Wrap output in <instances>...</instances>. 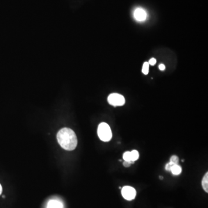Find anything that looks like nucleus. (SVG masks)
Returning a JSON list of instances; mask_svg holds the SVG:
<instances>
[{"mask_svg":"<svg viewBox=\"0 0 208 208\" xmlns=\"http://www.w3.org/2000/svg\"><path fill=\"white\" fill-rule=\"evenodd\" d=\"M148 63H149V65H155L156 63V60L155 58H151V59L149 60V61L148 62Z\"/></svg>","mask_w":208,"mask_h":208,"instance_id":"nucleus-15","label":"nucleus"},{"mask_svg":"<svg viewBox=\"0 0 208 208\" xmlns=\"http://www.w3.org/2000/svg\"><path fill=\"white\" fill-rule=\"evenodd\" d=\"M108 101L109 104L114 106H123L125 104V97L118 93H112L108 97Z\"/></svg>","mask_w":208,"mask_h":208,"instance_id":"nucleus-3","label":"nucleus"},{"mask_svg":"<svg viewBox=\"0 0 208 208\" xmlns=\"http://www.w3.org/2000/svg\"><path fill=\"white\" fill-rule=\"evenodd\" d=\"M174 166L173 164H172V163L170 162H169L168 163H167L166 166V169L167 171H170L172 166Z\"/></svg>","mask_w":208,"mask_h":208,"instance_id":"nucleus-13","label":"nucleus"},{"mask_svg":"<svg viewBox=\"0 0 208 208\" xmlns=\"http://www.w3.org/2000/svg\"><path fill=\"white\" fill-rule=\"evenodd\" d=\"M47 208H63V205L58 201L51 200L49 202Z\"/></svg>","mask_w":208,"mask_h":208,"instance_id":"nucleus-6","label":"nucleus"},{"mask_svg":"<svg viewBox=\"0 0 208 208\" xmlns=\"http://www.w3.org/2000/svg\"><path fill=\"white\" fill-rule=\"evenodd\" d=\"M98 135L104 142H109L112 137V133L109 125L106 123H102L98 127Z\"/></svg>","mask_w":208,"mask_h":208,"instance_id":"nucleus-2","label":"nucleus"},{"mask_svg":"<svg viewBox=\"0 0 208 208\" xmlns=\"http://www.w3.org/2000/svg\"><path fill=\"white\" fill-rule=\"evenodd\" d=\"M149 64L148 62H145L144 63L142 67V72L145 75H147L149 73Z\"/></svg>","mask_w":208,"mask_h":208,"instance_id":"nucleus-10","label":"nucleus"},{"mask_svg":"<svg viewBox=\"0 0 208 208\" xmlns=\"http://www.w3.org/2000/svg\"><path fill=\"white\" fill-rule=\"evenodd\" d=\"M159 67L160 70H161V71H164L166 70V66L163 64H160Z\"/></svg>","mask_w":208,"mask_h":208,"instance_id":"nucleus-16","label":"nucleus"},{"mask_svg":"<svg viewBox=\"0 0 208 208\" xmlns=\"http://www.w3.org/2000/svg\"><path fill=\"white\" fill-rule=\"evenodd\" d=\"M57 139L60 145L65 150H74L78 145V139L75 132L68 128L61 129L57 133Z\"/></svg>","mask_w":208,"mask_h":208,"instance_id":"nucleus-1","label":"nucleus"},{"mask_svg":"<svg viewBox=\"0 0 208 208\" xmlns=\"http://www.w3.org/2000/svg\"><path fill=\"white\" fill-rule=\"evenodd\" d=\"M2 186L0 184V195L2 194Z\"/></svg>","mask_w":208,"mask_h":208,"instance_id":"nucleus-17","label":"nucleus"},{"mask_svg":"<svg viewBox=\"0 0 208 208\" xmlns=\"http://www.w3.org/2000/svg\"><path fill=\"white\" fill-rule=\"evenodd\" d=\"M135 161H125L123 163V166L125 167H129L132 164H134Z\"/></svg>","mask_w":208,"mask_h":208,"instance_id":"nucleus-14","label":"nucleus"},{"mask_svg":"<svg viewBox=\"0 0 208 208\" xmlns=\"http://www.w3.org/2000/svg\"><path fill=\"white\" fill-rule=\"evenodd\" d=\"M123 159L125 161H131V152H125L123 154Z\"/></svg>","mask_w":208,"mask_h":208,"instance_id":"nucleus-11","label":"nucleus"},{"mask_svg":"<svg viewBox=\"0 0 208 208\" xmlns=\"http://www.w3.org/2000/svg\"><path fill=\"white\" fill-rule=\"evenodd\" d=\"M202 186L206 193H208V172L204 175L202 180Z\"/></svg>","mask_w":208,"mask_h":208,"instance_id":"nucleus-7","label":"nucleus"},{"mask_svg":"<svg viewBox=\"0 0 208 208\" xmlns=\"http://www.w3.org/2000/svg\"><path fill=\"white\" fill-rule=\"evenodd\" d=\"M134 17L139 22H143L146 19L147 13L146 11L142 8H137L134 12Z\"/></svg>","mask_w":208,"mask_h":208,"instance_id":"nucleus-5","label":"nucleus"},{"mask_svg":"<svg viewBox=\"0 0 208 208\" xmlns=\"http://www.w3.org/2000/svg\"><path fill=\"white\" fill-rule=\"evenodd\" d=\"M122 194L125 200L131 201L135 198L136 192L135 189L131 186H125L122 190Z\"/></svg>","mask_w":208,"mask_h":208,"instance_id":"nucleus-4","label":"nucleus"},{"mask_svg":"<svg viewBox=\"0 0 208 208\" xmlns=\"http://www.w3.org/2000/svg\"><path fill=\"white\" fill-rule=\"evenodd\" d=\"M179 161V157L176 156H172L170 159V162L172 163V164H173L174 165L178 164Z\"/></svg>","mask_w":208,"mask_h":208,"instance_id":"nucleus-12","label":"nucleus"},{"mask_svg":"<svg viewBox=\"0 0 208 208\" xmlns=\"http://www.w3.org/2000/svg\"><path fill=\"white\" fill-rule=\"evenodd\" d=\"M170 171L173 175H179L181 173V172L182 171V169L181 166H179L178 164H175L172 166Z\"/></svg>","mask_w":208,"mask_h":208,"instance_id":"nucleus-8","label":"nucleus"},{"mask_svg":"<svg viewBox=\"0 0 208 208\" xmlns=\"http://www.w3.org/2000/svg\"><path fill=\"white\" fill-rule=\"evenodd\" d=\"M131 161H135L139 159V153L137 150H134L131 152Z\"/></svg>","mask_w":208,"mask_h":208,"instance_id":"nucleus-9","label":"nucleus"}]
</instances>
